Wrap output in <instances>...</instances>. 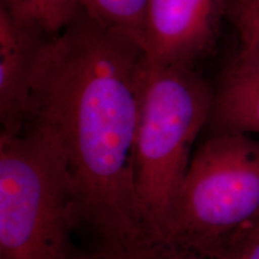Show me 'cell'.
Wrapping results in <instances>:
<instances>
[{"label":"cell","mask_w":259,"mask_h":259,"mask_svg":"<svg viewBox=\"0 0 259 259\" xmlns=\"http://www.w3.org/2000/svg\"><path fill=\"white\" fill-rule=\"evenodd\" d=\"M148 73L141 40L85 11L46 42L32 83L29 126L40 125L56 139L74 180L82 221L114 253L150 240L136 186Z\"/></svg>","instance_id":"cell-1"},{"label":"cell","mask_w":259,"mask_h":259,"mask_svg":"<svg viewBox=\"0 0 259 259\" xmlns=\"http://www.w3.org/2000/svg\"><path fill=\"white\" fill-rule=\"evenodd\" d=\"M82 213L59 145L40 125L0 136V259H73Z\"/></svg>","instance_id":"cell-2"},{"label":"cell","mask_w":259,"mask_h":259,"mask_svg":"<svg viewBox=\"0 0 259 259\" xmlns=\"http://www.w3.org/2000/svg\"><path fill=\"white\" fill-rule=\"evenodd\" d=\"M212 101L213 89L196 67H149L136 138V186L150 240L163 231Z\"/></svg>","instance_id":"cell-3"},{"label":"cell","mask_w":259,"mask_h":259,"mask_svg":"<svg viewBox=\"0 0 259 259\" xmlns=\"http://www.w3.org/2000/svg\"><path fill=\"white\" fill-rule=\"evenodd\" d=\"M259 220V138L211 135L193 153L166 225L155 241L220 255Z\"/></svg>","instance_id":"cell-4"},{"label":"cell","mask_w":259,"mask_h":259,"mask_svg":"<svg viewBox=\"0 0 259 259\" xmlns=\"http://www.w3.org/2000/svg\"><path fill=\"white\" fill-rule=\"evenodd\" d=\"M228 0H147L142 46L150 69L193 66L218 38Z\"/></svg>","instance_id":"cell-5"},{"label":"cell","mask_w":259,"mask_h":259,"mask_svg":"<svg viewBox=\"0 0 259 259\" xmlns=\"http://www.w3.org/2000/svg\"><path fill=\"white\" fill-rule=\"evenodd\" d=\"M51 37L0 6L2 134L24 132L31 119L32 83L38 58Z\"/></svg>","instance_id":"cell-6"},{"label":"cell","mask_w":259,"mask_h":259,"mask_svg":"<svg viewBox=\"0 0 259 259\" xmlns=\"http://www.w3.org/2000/svg\"><path fill=\"white\" fill-rule=\"evenodd\" d=\"M208 126L211 135L259 136V59L239 48L223 72Z\"/></svg>","instance_id":"cell-7"},{"label":"cell","mask_w":259,"mask_h":259,"mask_svg":"<svg viewBox=\"0 0 259 259\" xmlns=\"http://www.w3.org/2000/svg\"><path fill=\"white\" fill-rule=\"evenodd\" d=\"M15 18L56 36L83 12H89V0H2Z\"/></svg>","instance_id":"cell-8"},{"label":"cell","mask_w":259,"mask_h":259,"mask_svg":"<svg viewBox=\"0 0 259 259\" xmlns=\"http://www.w3.org/2000/svg\"><path fill=\"white\" fill-rule=\"evenodd\" d=\"M147 0H89V12L106 23L127 30L142 42Z\"/></svg>","instance_id":"cell-9"},{"label":"cell","mask_w":259,"mask_h":259,"mask_svg":"<svg viewBox=\"0 0 259 259\" xmlns=\"http://www.w3.org/2000/svg\"><path fill=\"white\" fill-rule=\"evenodd\" d=\"M227 16L238 32L240 50L259 59V0H228Z\"/></svg>","instance_id":"cell-10"},{"label":"cell","mask_w":259,"mask_h":259,"mask_svg":"<svg viewBox=\"0 0 259 259\" xmlns=\"http://www.w3.org/2000/svg\"><path fill=\"white\" fill-rule=\"evenodd\" d=\"M118 254L121 259H228L226 255H213L166 241L149 240L130 252Z\"/></svg>","instance_id":"cell-11"},{"label":"cell","mask_w":259,"mask_h":259,"mask_svg":"<svg viewBox=\"0 0 259 259\" xmlns=\"http://www.w3.org/2000/svg\"><path fill=\"white\" fill-rule=\"evenodd\" d=\"M221 254L228 259H259V220L239 233Z\"/></svg>","instance_id":"cell-12"},{"label":"cell","mask_w":259,"mask_h":259,"mask_svg":"<svg viewBox=\"0 0 259 259\" xmlns=\"http://www.w3.org/2000/svg\"><path fill=\"white\" fill-rule=\"evenodd\" d=\"M103 259H121L120 257H119L118 254H115V253H112V252H109L108 253V255H107V257H105Z\"/></svg>","instance_id":"cell-13"}]
</instances>
